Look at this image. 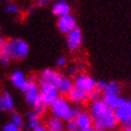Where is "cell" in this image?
<instances>
[{
	"label": "cell",
	"mask_w": 131,
	"mask_h": 131,
	"mask_svg": "<svg viewBox=\"0 0 131 131\" xmlns=\"http://www.w3.org/2000/svg\"><path fill=\"white\" fill-rule=\"evenodd\" d=\"M10 80L14 88L23 91L28 84V78L25 76L21 70H14L10 76Z\"/></svg>",
	"instance_id": "12"
},
{
	"label": "cell",
	"mask_w": 131,
	"mask_h": 131,
	"mask_svg": "<svg viewBox=\"0 0 131 131\" xmlns=\"http://www.w3.org/2000/svg\"><path fill=\"white\" fill-rule=\"evenodd\" d=\"M19 131H24V130H21V129H20V130H19Z\"/></svg>",
	"instance_id": "40"
},
{
	"label": "cell",
	"mask_w": 131,
	"mask_h": 131,
	"mask_svg": "<svg viewBox=\"0 0 131 131\" xmlns=\"http://www.w3.org/2000/svg\"><path fill=\"white\" fill-rule=\"evenodd\" d=\"M23 93L25 96V100L29 106L34 108L36 104L41 103V92H40V84H37L36 79L34 77H30L28 79V84L24 90Z\"/></svg>",
	"instance_id": "2"
},
{
	"label": "cell",
	"mask_w": 131,
	"mask_h": 131,
	"mask_svg": "<svg viewBox=\"0 0 131 131\" xmlns=\"http://www.w3.org/2000/svg\"><path fill=\"white\" fill-rule=\"evenodd\" d=\"M125 100V98H123L121 96H112V97H103V101L107 103V106L112 109L113 111L115 109L118 108L121 104L124 102Z\"/></svg>",
	"instance_id": "21"
},
{
	"label": "cell",
	"mask_w": 131,
	"mask_h": 131,
	"mask_svg": "<svg viewBox=\"0 0 131 131\" xmlns=\"http://www.w3.org/2000/svg\"><path fill=\"white\" fill-rule=\"evenodd\" d=\"M50 109L53 116L58 117V118H60L62 121H67L71 110H73V106L67 100V98L60 96L58 98V100L50 107Z\"/></svg>",
	"instance_id": "4"
},
{
	"label": "cell",
	"mask_w": 131,
	"mask_h": 131,
	"mask_svg": "<svg viewBox=\"0 0 131 131\" xmlns=\"http://www.w3.org/2000/svg\"><path fill=\"white\" fill-rule=\"evenodd\" d=\"M40 92L41 100L47 107H51L60 97V94L58 93L56 86L49 85V84H40Z\"/></svg>",
	"instance_id": "7"
},
{
	"label": "cell",
	"mask_w": 131,
	"mask_h": 131,
	"mask_svg": "<svg viewBox=\"0 0 131 131\" xmlns=\"http://www.w3.org/2000/svg\"><path fill=\"white\" fill-rule=\"evenodd\" d=\"M10 50L13 59L16 60H24L28 57L30 52V46L28 42H26L23 38H12L9 42Z\"/></svg>",
	"instance_id": "3"
},
{
	"label": "cell",
	"mask_w": 131,
	"mask_h": 131,
	"mask_svg": "<svg viewBox=\"0 0 131 131\" xmlns=\"http://www.w3.org/2000/svg\"><path fill=\"white\" fill-rule=\"evenodd\" d=\"M32 131H47V129H46L45 126H40V127H37L36 129L32 130Z\"/></svg>",
	"instance_id": "34"
},
{
	"label": "cell",
	"mask_w": 131,
	"mask_h": 131,
	"mask_svg": "<svg viewBox=\"0 0 131 131\" xmlns=\"http://www.w3.org/2000/svg\"><path fill=\"white\" fill-rule=\"evenodd\" d=\"M77 27H78L77 26V19L73 14H71V13L68 14V15H64V16H61V17H58L57 28L62 34L67 35L68 33H70V32Z\"/></svg>",
	"instance_id": "9"
},
{
	"label": "cell",
	"mask_w": 131,
	"mask_h": 131,
	"mask_svg": "<svg viewBox=\"0 0 131 131\" xmlns=\"http://www.w3.org/2000/svg\"><path fill=\"white\" fill-rule=\"evenodd\" d=\"M90 114L93 118V128L96 130H113L118 124L114 111L107 106L103 99H99L91 103Z\"/></svg>",
	"instance_id": "1"
},
{
	"label": "cell",
	"mask_w": 131,
	"mask_h": 131,
	"mask_svg": "<svg viewBox=\"0 0 131 131\" xmlns=\"http://www.w3.org/2000/svg\"><path fill=\"white\" fill-rule=\"evenodd\" d=\"M4 12L6 14H11V15H18L20 13V8L19 5L15 4V3H8L4 6Z\"/></svg>",
	"instance_id": "23"
},
{
	"label": "cell",
	"mask_w": 131,
	"mask_h": 131,
	"mask_svg": "<svg viewBox=\"0 0 131 131\" xmlns=\"http://www.w3.org/2000/svg\"><path fill=\"white\" fill-rule=\"evenodd\" d=\"M27 129L28 130H34L37 127L42 126V119H41V116H38L33 110L29 111L27 113Z\"/></svg>",
	"instance_id": "19"
},
{
	"label": "cell",
	"mask_w": 131,
	"mask_h": 131,
	"mask_svg": "<svg viewBox=\"0 0 131 131\" xmlns=\"http://www.w3.org/2000/svg\"><path fill=\"white\" fill-rule=\"evenodd\" d=\"M66 47L69 51L71 52H76L78 51L81 46H82V43H83V34H82V30L77 27L75 28L73 31L68 33L66 35Z\"/></svg>",
	"instance_id": "8"
},
{
	"label": "cell",
	"mask_w": 131,
	"mask_h": 131,
	"mask_svg": "<svg viewBox=\"0 0 131 131\" xmlns=\"http://www.w3.org/2000/svg\"><path fill=\"white\" fill-rule=\"evenodd\" d=\"M4 43H5V41H3L1 37H0V51H1V49H2V47H3V45H4Z\"/></svg>",
	"instance_id": "36"
},
{
	"label": "cell",
	"mask_w": 131,
	"mask_h": 131,
	"mask_svg": "<svg viewBox=\"0 0 131 131\" xmlns=\"http://www.w3.org/2000/svg\"><path fill=\"white\" fill-rule=\"evenodd\" d=\"M15 101L9 92L0 95V111L1 112H14Z\"/></svg>",
	"instance_id": "13"
},
{
	"label": "cell",
	"mask_w": 131,
	"mask_h": 131,
	"mask_svg": "<svg viewBox=\"0 0 131 131\" xmlns=\"http://www.w3.org/2000/svg\"><path fill=\"white\" fill-rule=\"evenodd\" d=\"M19 130L20 129H19L15 124H13L12 122H9V123L4 124V126L1 129V131H19Z\"/></svg>",
	"instance_id": "27"
},
{
	"label": "cell",
	"mask_w": 131,
	"mask_h": 131,
	"mask_svg": "<svg viewBox=\"0 0 131 131\" xmlns=\"http://www.w3.org/2000/svg\"><path fill=\"white\" fill-rule=\"evenodd\" d=\"M81 111L82 110L79 107H73V110H71V112H70V114H69L66 122H75L76 118L78 117V115L81 113Z\"/></svg>",
	"instance_id": "25"
},
{
	"label": "cell",
	"mask_w": 131,
	"mask_h": 131,
	"mask_svg": "<svg viewBox=\"0 0 131 131\" xmlns=\"http://www.w3.org/2000/svg\"><path fill=\"white\" fill-rule=\"evenodd\" d=\"M47 109H48V107H47V106H45L43 102H41V103L36 104V106L33 108V111H34V112H35L38 116H41V117H42L43 115H45L46 113H47Z\"/></svg>",
	"instance_id": "24"
},
{
	"label": "cell",
	"mask_w": 131,
	"mask_h": 131,
	"mask_svg": "<svg viewBox=\"0 0 131 131\" xmlns=\"http://www.w3.org/2000/svg\"><path fill=\"white\" fill-rule=\"evenodd\" d=\"M89 99L92 100V102L93 101H97V100H99L101 99V93L99 91H97V90H94L92 93L89 94Z\"/></svg>",
	"instance_id": "29"
},
{
	"label": "cell",
	"mask_w": 131,
	"mask_h": 131,
	"mask_svg": "<svg viewBox=\"0 0 131 131\" xmlns=\"http://www.w3.org/2000/svg\"><path fill=\"white\" fill-rule=\"evenodd\" d=\"M67 96V100L71 103V104H82L84 103L88 99H89V94L84 93V92L77 90V89H73L69 93L66 95Z\"/></svg>",
	"instance_id": "14"
},
{
	"label": "cell",
	"mask_w": 131,
	"mask_h": 131,
	"mask_svg": "<svg viewBox=\"0 0 131 131\" xmlns=\"http://www.w3.org/2000/svg\"><path fill=\"white\" fill-rule=\"evenodd\" d=\"M97 81L92 76L81 73L74 79V86L77 90H80L86 94L92 93L94 90H96Z\"/></svg>",
	"instance_id": "5"
},
{
	"label": "cell",
	"mask_w": 131,
	"mask_h": 131,
	"mask_svg": "<svg viewBox=\"0 0 131 131\" xmlns=\"http://www.w3.org/2000/svg\"><path fill=\"white\" fill-rule=\"evenodd\" d=\"M12 59H13V57H12L11 50H10L9 43L5 42L1 51H0V64L1 65H8Z\"/></svg>",
	"instance_id": "20"
},
{
	"label": "cell",
	"mask_w": 131,
	"mask_h": 131,
	"mask_svg": "<svg viewBox=\"0 0 131 131\" xmlns=\"http://www.w3.org/2000/svg\"><path fill=\"white\" fill-rule=\"evenodd\" d=\"M45 127L47 129V131H64L65 124H64V121L51 115L48 117Z\"/></svg>",
	"instance_id": "17"
},
{
	"label": "cell",
	"mask_w": 131,
	"mask_h": 131,
	"mask_svg": "<svg viewBox=\"0 0 131 131\" xmlns=\"http://www.w3.org/2000/svg\"><path fill=\"white\" fill-rule=\"evenodd\" d=\"M107 85H108V82H106V81H103V80L97 81V83H96V90L99 91L100 93H103L104 90L107 89Z\"/></svg>",
	"instance_id": "31"
},
{
	"label": "cell",
	"mask_w": 131,
	"mask_h": 131,
	"mask_svg": "<svg viewBox=\"0 0 131 131\" xmlns=\"http://www.w3.org/2000/svg\"><path fill=\"white\" fill-rule=\"evenodd\" d=\"M114 114L117 119V123L123 127H129L131 121V99H125L121 106L114 110Z\"/></svg>",
	"instance_id": "6"
},
{
	"label": "cell",
	"mask_w": 131,
	"mask_h": 131,
	"mask_svg": "<svg viewBox=\"0 0 131 131\" xmlns=\"http://www.w3.org/2000/svg\"><path fill=\"white\" fill-rule=\"evenodd\" d=\"M79 131H95V129L92 127V128H89V129H81V130H79Z\"/></svg>",
	"instance_id": "37"
},
{
	"label": "cell",
	"mask_w": 131,
	"mask_h": 131,
	"mask_svg": "<svg viewBox=\"0 0 131 131\" xmlns=\"http://www.w3.org/2000/svg\"><path fill=\"white\" fill-rule=\"evenodd\" d=\"M61 78H62V75L56 69L45 68L41 71L38 80H40V84H49V85L56 86Z\"/></svg>",
	"instance_id": "10"
},
{
	"label": "cell",
	"mask_w": 131,
	"mask_h": 131,
	"mask_svg": "<svg viewBox=\"0 0 131 131\" xmlns=\"http://www.w3.org/2000/svg\"><path fill=\"white\" fill-rule=\"evenodd\" d=\"M121 94H122V84L116 80H112L108 82L107 89L103 92V97L121 96Z\"/></svg>",
	"instance_id": "18"
},
{
	"label": "cell",
	"mask_w": 131,
	"mask_h": 131,
	"mask_svg": "<svg viewBox=\"0 0 131 131\" xmlns=\"http://www.w3.org/2000/svg\"><path fill=\"white\" fill-rule=\"evenodd\" d=\"M75 122L77 124L78 128H79V130L89 129L93 127V118H92L90 112H86V111H81V113L78 115Z\"/></svg>",
	"instance_id": "16"
},
{
	"label": "cell",
	"mask_w": 131,
	"mask_h": 131,
	"mask_svg": "<svg viewBox=\"0 0 131 131\" xmlns=\"http://www.w3.org/2000/svg\"><path fill=\"white\" fill-rule=\"evenodd\" d=\"M74 88H75L74 80L69 77H64V76H62V78L59 80V82L56 85V89L60 95H67Z\"/></svg>",
	"instance_id": "15"
},
{
	"label": "cell",
	"mask_w": 131,
	"mask_h": 131,
	"mask_svg": "<svg viewBox=\"0 0 131 131\" xmlns=\"http://www.w3.org/2000/svg\"><path fill=\"white\" fill-rule=\"evenodd\" d=\"M67 75L69 78H76L78 75H79V69L76 65H71V66H68L67 68Z\"/></svg>",
	"instance_id": "26"
},
{
	"label": "cell",
	"mask_w": 131,
	"mask_h": 131,
	"mask_svg": "<svg viewBox=\"0 0 131 131\" xmlns=\"http://www.w3.org/2000/svg\"><path fill=\"white\" fill-rule=\"evenodd\" d=\"M11 122L13 124H15V125L20 129L21 127H24L25 125V119H24V117L19 114L18 112H12L11 114Z\"/></svg>",
	"instance_id": "22"
},
{
	"label": "cell",
	"mask_w": 131,
	"mask_h": 131,
	"mask_svg": "<svg viewBox=\"0 0 131 131\" xmlns=\"http://www.w3.org/2000/svg\"><path fill=\"white\" fill-rule=\"evenodd\" d=\"M65 129H66V131H79L76 122H67L65 125Z\"/></svg>",
	"instance_id": "30"
},
{
	"label": "cell",
	"mask_w": 131,
	"mask_h": 131,
	"mask_svg": "<svg viewBox=\"0 0 131 131\" xmlns=\"http://www.w3.org/2000/svg\"><path fill=\"white\" fill-rule=\"evenodd\" d=\"M129 127H131V121H130V123H129Z\"/></svg>",
	"instance_id": "39"
},
{
	"label": "cell",
	"mask_w": 131,
	"mask_h": 131,
	"mask_svg": "<svg viewBox=\"0 0 131 131\" xmlns=\"http://www.w3.org/2000/svg\"><path fill=\"white\" fill-rule=\"evenodd\" d=\"M76 66L78 67V69H79V71H80V70H84V69H85L86 65H85V63H83V62H79V63L76 65Z\"/></svg>",
	"instance_id": "33"
},
{
	"label": "cell",
	"mask_w": 131,
	"mask_h": 131,
	"mask_svg": "<svg viewBox=\"0 0 131 131\" xmlns=\"http://www.w3.org/2000/svg\"><path fill=\"white\" fill-rule=\"evenodd\" d=\"M34 10H35V5H30L29 8L27 9V12H28L29 14H30V13H32V12H33Z\"/></svg>",
	"instance_id": "35"
},
{
	"label": "cell",
	"mask_w": 131,
	"mask_h": 131,
	"mask_svg": "<svg viewBox=\"0 0 131 131\" xmlns=\"http://www.w3.org/2000/svg\"><path fill=\"white\" fill-rule=\"evenodd\" d=\"M49 3L48 0H37L35 2V6H45Z\"/></svg>",
	"instance_id": "32"
},
{
	"label": "cell",
	"mask_w": 131,
	"mask_h": 131,
	"mask_svg": "<svg viewBox=\"0 0 131 131\" xmlns=\"http://www.w3.org/2000/svg\"><path fill=\"white\" fill-rule=\"evenodd\" d=\"M56 65L59 67V68H63L65 67L67 65V58L66 57H64V56H61V57H59L57 59V61H56Z\"/></svg>",
	"instance_id": "28"
},
{
	"label": "cell",
	"mask_w": 131,
	"mask_h": 131,
	"mask_svg": "<svg viewBox=\"0 0 131 131\" xmlns=\"http://www.w3.org/2000/svg\"><path fill=\"white\" fill-rule=\"evenodd\" d=\"M123 131H131V127H127V128H124Z\"/></svg>",
	"instance_id": "38"
},
{
	"label": "cell",
	"mask_w": 131,
	"mask_h": 131,
	"mask_svg": "<svg viewBox=\"0 0 131 131\" xmlns=\"http://www.w3.org/2000/svg\"><path fill=\"white\" fill-rule=\"evenodd\" d=\"M51 12H52V14L56 15L57 17H61V16H64V15L70 14L71 6L67 1L59 0V1H56L53 4H52Z\"/></svg>",
	"instance_id": "11"
}]
</instances>
